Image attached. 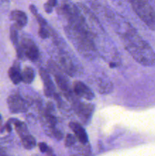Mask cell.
<instances>
[{
    "instance_id": "obj_14",
    "label": "cell",
    "mask_w": 155,
    "mask_h": 156,
    "mask_svg": "<svg viewBox=\"0 0 155 156\" xmlns=\"http://www.w3.org/2000/svg\"><path fill=\"white\" fill-rule=\"evenodd\" d=\"M22 82L25 84H31L35 77V73L33 69L31 67H25L21 73Z\"/></svg>"
},
{
    "instance_id": "obj_22",
    "label": "cell",
    "mask_w": 155,
    "mask_h": 156,
    "mask_svg": "<svg viewBox=\"0 0 155 156\" xmlns=\"http://www.w3.org/2000/svg\"><path fill=\"white\" fill-rule=\"evenodd\" d=\"M38 146H39L40 150L41 152H43V153H45V152H46V153H50V152H51V149L49 148V146H47L46 143H39Z\"/></svg>"
},
{
    "instance_id": "obj_20",
    "label": "cell",
    "mask_w": 155,
    "mask_h": 156,
    "mask_svg": "<svg viewBox=\"0 0 155 156\" xmlns=\"http://www.w3.org/2000/svg\"><path fill=\"white\" fill-rule=\"evenodd\" d=\"M56 4H57V0H48V2L44 5L45 11L47 13H51L53 7H55Z\"/></svg>"
},
{
    "instance_id": "obj_2",
    "label": "cell",
    "mask_w": 155,
    "mask_h": 156,
    "mask_svg": "<svg viewBox=\"0 0 155 156\" xmlns=\"http://www.w3.org/2000/svg\"><path fill=\"white\" fill-rule=\"evenodd\" d=\"M65 30L80 53L85 57L94 56L95 47L92 41V36L87 29L84 22L70 23Z\"/></svg>"
},
{
    "instance_id": "obj_5",
    "label": "cell",
    "mask_w": 155,
    "mask_h": 156,
    "mask_svg": "<svg viewBox=\"0 0 155 156\" xmlns=\"http://www.w3.org/2000/svg\"><path fill=\"white\" fill-rule=\"evenodd\" d=\"M8 106L12 114L26 112L28 109V105L21 95L17 94H11L7 99Z\"/></svg>"
},
{
    "instance_id": "obj_9",
    "label": "cell",
    "mask_w": 155,
    "mask_h": 156,
    "mask_svg": "<svg viewBox=\"0 0 155 156\" xmlns=\"http://www.w3.org/2000/svg\"><path fill=\"white\" fill-rule=\"evenodd\" d=\"M69 126L71 130L74 132L77 140L82 144H87L88 143V134L85 132V129H84L83 126H81L79 123L71 122L69 123Z\"/></svg>"
},
{
    "instance_id": "obj_11",
    "label": "cell",
    "mask_w": 155,
    "mask_h": 156,
    "mask_svg": "<svg viewBox=\"0 0 155 156\" xmlns=\"http://www.w3.org/2000/svg\"><path fill=\"white\" fill-rule=\"evenodd\" d=\"M8 73H9L11 81L15 85H18L20 82H22V76H21V69H20V65L18 62H15L14 65L9 69Z\"/></svg>"
},
{
    "instance_id": "obj_17",
    "label": "cell",
    "mask_w": 155,
    "mask_h": 156,
    "mask_svg": "<svg viewBox=\"0 0 155 156\" xmlns=\"http://www.w3.org/2000/svg\"><path fill=\"white\" fill-rule=\"evenodd\" d=\"M12 122H13L14 125H15L17 133H18V134L21 138L29 133L28 129H27L25 123L21 121H19L18 120H12Z\"/></svg>"
},
{
    "instance_id": "obj_10",
    "label": "cell",
    "mask_w": 155,
    "mask_h": 156,
    "mask_svg": "<svg viewBox=\"0 0 155 156\" xmlns=\"http://www.w3.org/2000/svg\"><path fill=\"white\" fill-rule=\"evenodd\" d=\"M11 19L15 22V27L18 28L24 27L27 23V16L24 12L15 10L11 13Z\"/></svg>"
},
{
    "instance_id": "obj_8",
    "label": "cell",
    "mask_w": 155,
    "mask_h": 156,
    "mask_svg": "<svg viewBox=\"0 0 155 156\" xmlns=\"http://www.w3.org/2000/svg\"><path fill=\"white\" fill-rule=\"evenodd\" d=\"M78 114L81 120L84 123H88L91 119V115L94 110V106L91 104L79 103L77 106Z\"/></svg>"
},
{
    "instance_id": "obj_13",
    "label": "cell",
    "mask_w": 155,
    "mask_h": 156,
    "mask_svg": "<svg viewBox=\"0 0 155 156\" xmlns=\"http://www.w3.org/2000/svg\"><path fill=\"white\" fill-rule=\"evenodd\" d=\"M97 85H98V91L100 93L102 94H107L109 93L112 89V85L110 82L107 80L99 78L97 79Z\"/></svg>"
},
{
    "instance_id": "obj_7",
    "label": "cell",
    "mask_w": 155,
    "mask_h": 156,
    "mask_svg": "<svg viewBox=\"0 0 155 156\" xmlns=\"http://www.w3.org/2000/svg\"><path fill=\"white\" fill-rule=\"evenodd\" d=\"M40 74L41 78H42L43 82L44 93H45L46 96L51 97L54 94L55 92V86L51 77L44 69H40Z\"/></svg>"
},
{
    "instance_id": "obj_18",
    "label": "cell",
    "mask_w": 155,
    "mask_h": 156,
    "mask_svg": "<svg viewBox=\"0 0 155 156\" xmlns=\"http://www.w3.org/2000/svg\"><path fill=\"white\" fill-rule=\"evenodd\" d=\"M30 12H32V14L35 16V18H36V21H37L38 23L40 24V25L46 26V20L44 19L43 18H42V17L38 14L36 7H35L34 5H31L30 6Z\"/></svg>"
},
{
    "instance_id": "obj_1",
    "label": "cell",
    "mask_w": 155,
    "mask_h": 156,
    "mask_svg": "<svg viewBox=\"0 0 155 156\" xmlns=\"http://www.w3.org/2000/svg\"><path fill=\"white\" fill-rule=\"evenodd\" d=\"M122 40L126 50L138 63L145 66L155 65L154 51L135 29L130 27L126 34H122Z\"/></svg>"
},
{
    "instance_id": "obj_16",
    "label": "cell",
    "mask_w": 155,
    "mask_h": 156,
    "mask_svg": "<svg viewBox=\"0 0 155 156\" xmlns=\"http://www.w3.org/2000/svg\"><path fill=\"white\" fill-rule=\"evenodd\" d=\"M21 143H22L23 146L27 149H32L36 146V140L33 136L30 135V133L27 134L24 136L21 137Z\"/></svg>"
},
{
    "instance_id": "obj_4",
    "label": "cell",
    "mask_w": 155,
    "mask_h": 156,
    "mask_svg": "<svg viewBox=\"0 0 155 156\" xmlns=\"http://www.w3.org/2000/svg\"><path fill=\"white\" fill-rule=\"evenodd\" d=\"M20 46H21L23 55L28 58L30 60L35 61L39 58V49L30 37H22Z\"/></svg>"
},
{
    "instance_id": "obj_21",
    "label": "cell",
    "mask_w": 155,
    "mask_h": 156,
    "mask_svg": "<svg viewBox=\"0 0 155 156\" xmlns=\"http://www.w3.org/2000/svg\"><path fill=\"white\" fill-rule=\"evenodd\" d=\"M39 35L43 39H46L49 37V32L47 29L45 28V26H40L39 29Z\"/></svg>"
},
{
    "instance_id": "obj_3",
    "label": "cell",
    "mask_w": 155,
    "mask_h": 156,
    "mask_svg": "<svg viewBox=\"0 0 155 156\" xmlns=\"http://www.w3.org/2000/svg\"><path fill=\"white\" fill-rule=\"evenodd\" d=\"M134 12L150 29L155 31V12L147 0L130 2Z\"/></svg>"
},
{
    "instance_id": "obj_12",
    "label": "cell",
    "mask_w": 155,
    "mask_h": 156,
    "mask_svg": "<svg viewBox=\"0 0 155 156\" xmlns=\"http://www.w3.org/2000/svg\"><path fill=\"white\" fill-rule=\"evenodd\" d=\"M59 62H60V64L62 68L67 73V74H68L69 76H73L74 75V67H73L72 62H71L69 57L66 56H62V57H60Z\"/></svg>"
},
{
    "instance_id": "obj_15",
    "label": "cell",
    "mask_w": 155,
    "mask_h": 156,
    "mask_svg": "<svg viewBox=\"0 0 155 156\" xmlns=\"http://www.w3.org/2000/svg\"><path fill=\"white\" fill-rule=\"evenodd\" d=\"M55 79H56V82H57L58 86L60 88V89L65 93V94L70 95L71 94V91H70L69 86L68 84L67 83V81L65 78L61 75H55Z\"/></svg>"
},
{
    "instance_id": "obj_19",
    "label": "cell",
    "mask_w": 155,
    "mask_h": 156,
    "mask_svg": "<svg viewBox=\"0 0 155 156\" xmlns=\"http://www.w3.org/2000/svg\"><path fill=\"white\" fill-rule=\"evenodd\" d=\"M76 140H76V138L74 136L71 135V134H68V135L66 136V137H65V146L68 148L71 147L73 145L75 144Z\"/></svg>"
},
{
    "instance_id": "obj_23",
    "label": "cell",
    "mask_w": 155,
    "mask_h": 156,
    "mask_svg": "<svg viewBox=\"0 0 155 156\" xmlns=\"http://www.w3.org/2000/svg\"><path fill=\"white\" fill-rule=\"evenodd\" d=\"M1 118H2V117H1V115H0V121H1Z\"/></svg>"
},
{
    "instance_id": "obj_6",
    "label": "cell",
    "mask_w": 155,
    "mask_h": 156,
    "mask_svg": "<svg viewBox=\"0 0 155 156\" xmlns=\"http://www.w3.org/2000/svg\"><path fill=\"white\" fill-rule=\"evenodd\" d=\"M73 91L76 95L81 97L88 101H91L94 98V94L90 88L81 82H75L73 85Z\"/></svg>"
}]
</instances>
